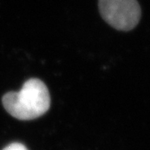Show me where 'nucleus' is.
<instances>
[{
  "label": "nucleus",
  "instance_id": "3",
  "mask_svg": "<svg viewBox=\"0 0 150 150\" xmlns=\"http://www.w3.org/2000/svg\"><path fill=\"white\" fill-rule=\"evenodd\" d=\"M3 150H28L23 144L20 143H13L11 144L8 145Z\"/></svg>",
  "mask_w": 150,
  "mask_h": 150
},
{
  "label": "nucleus",
  "instance_id": "2",
  "mask_svg": "<svg viewBox=\"0 0 150 150\" xmlns=\"http://www.w3.org/2000/svg\"><path fill=\"white\" fill-rule=\"evenodd\" d=\"M102 18L112 28L129 31L139 22L141 8L137 0H98Z\"/></svg>",
  "mask_w": 150,
  "mask_h": 150
},
{
  "label": "nucleus",
  "instance_id": "1",
  "mask_svg": "<svg viewBox=\"0 0 150 150\" xmlns=\"http://www.w3.org/2000/svg\"><path fill=\"white\" fill-rule=\"evenodd\" d=\"M3 105L13 117L19 120H33L49 109L50 95L43 82L31 79L18 92H9L4 95Z\"/></svg>",
  "mask_w": 150,
  "mask_h": 150
}]
</instances>
